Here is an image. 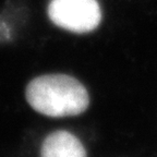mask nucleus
<instances>
[{
    "instance_id": "7ed1b4c3",
    "label": "nucleus",
    "mask_w": 157,
    "mask_h": 157,
    "mask_svg": "<svg viewBox=\"0 0 157 157\" xmlns=\"http://www.w3.org/2000/svg\"><path fill=\"white\" fill-rule=\"evenodd\" d=\"M42 157H86L83 144L78 137L67 131H56L45 139Z\"/></svg>"
},
{
    "instance_id": "f257e3e1",
    "label": "nucleus",
    "mask_w": 157,
    "mask_h": 157,
    "mask_svg": "<svg viewBox=\"0 0 157 157\" xmlns=\"http://www.w3.org/2000/svg\"><path fill=\"white\" fill-rule=\"evenodd\" d=\"M25 96L34 110L54 118L81 115L90 104L83 84L67 74L35 78L27 85Z\"/></svg>"
},
{
    "instance_id": "f03ea898",
    "label": "nucleus",
    "mask_w": 157,
    "mask_h": 157,
    "mask_svg": "<svg viewBox=\"0 0 157 157\" xmlns=\"http://www.w3.org/2000/svg\"><path fill=\"white\" fill-rule=\"evenodd\" d=\"M48 15L57 26L73 33L91 32L101 19L97 0H52Z\"/></svg>"
}]
</instances>
